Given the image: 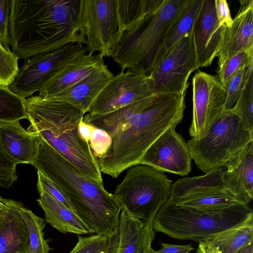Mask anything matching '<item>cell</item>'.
I'll return each mask as SVG.
<instances>
[{"mask_svg":"<svg viewBox=\"0 0 253 253\" xmlns=\"http://www.w3.org/2000/svg\"><path fill=\"white\" fill-rule=\"evenodd\" d=\"M80 0H10V45L18 57L85 45L79 22Z\"/></svg>","mask_w":253,"mask_h":253,"instance_id":"cell-1","label":"cell"},{"mask_svg":"<svg viewBox=\"0 0 253 253\" xmlns=\"http://www.w3.org/2000/svg\"><path fill=\"white\" fill-rule=\"evenodd\" d=\"M33 166L60 190L92 234L109 236L118 230L122 209L114 194L83 174L41 136Z\"/></svg>","mask_w":253,"mask_h":253,"instance_id":"cell-2","label":"cell"},{"mask_svg":"<svg viewBox=\"0 0 253 253\" xmlns=\"http://www.w3.org/2000/svg\"><path fill=\"white\" fill-rule=\"evenodd\" d=\"M186 91L159 94L143 111L109 131L111 146L102 158L96 159L101 173L117 178L125 170L140 164L153 143L181 123Z\"/></svg>","mask_w":253,"mask_h":253,"instance_id":"cell-3","label":"cell"},{"mask_svg":"<svg viewBox=\"0 0 253 253\" xmlns=\"http://www.w3.org/2000/svg\"><path fill=\"white\" fill-rule=\"evenodd\" d=\"M29 132L41 136L83 174L103 183L101 172L89 143L79 135L84 114L63 101L33 95L25 100Z\"/></svg>","mask_w":253,"mask_h":253,"instance_id":"cell-4","label":"cell"},{"mask_svg":"<svg viewBox=\"0 0 253 253\" xmlns=\"http://www.w3.org/2000/svg\"><path fill=\"white\" fill-rule=\"evenodd\" d=\"M190 0H163L157 9L124 32L112 57L121 71L149 75L169 28Z\"/></svg>","mask_w":253,"mask_h":253,"instance_id":"cell-5","label":"cell"},{"mask_svg":"<svg viewBox=\"0 0 253 253\" xmlns=\"http://www.w3.org/2000/svg\"><path fill=\"white\" fill-rule=\"evenodd\" d=\"M252 219L253 211L247 205L208 211L177 205L169 199L152 224L154 232H162L176 239L199 242Z\"/></svg>","mask_w":253,"mask_h":253,"instance_id":"cell-6","label":"cell"},{"mask_svg":"<svg viewBox=\"0 0 253 253\" xmlns=\"http://www.w3.org/2000/svg\"><path fill=\"white\" fill-rule=\"evenodd\" d=\"M253 141V131L246 128L232 109L221 115L199 138H192L187 144L192 159L206 173L225 167L239 152Z\"/></svg>","mask_w":253,"mask_h":253,"instance_id":"cell-7","label":"cell"},{"mask_svg":"<svg viewBox=\"0 0 253 253\" xmlns=\"http://www.w3.org/2000/svg\"><path fill=\"white\" fill-rule=\"evenodd\" d=\"M172 181L151 166L138 164L130 167L117 186L114 196L122 209L131 217L152 223L158 211L169 199Z\"/></svg>","mask_w":253,"mask_h":253,"instance_id":"cell-8","label":"cell"},{"mask_svg":"<svg viewBox=\"0 0 253 253\" xmlns=\"http://www.w3.org/2000/svg\"><path fill=\"white\" fill-rule=\"evenodd\" d=\"M79 22L89 52L113 57L124 34L117 0H80Z\"/></svg>","mask_w":253,"mask_h":253,"instance_id":"cell-9","label":"cell"},{"mask_svg":"<svg viewBox=\"0 0 253 253\" xmlns=\"http://www.w3.org/2000/svg\"><path fill=\"white\" fill-rule=\"evenodd\" d=\"M88 52L85 45L72 42L54 51L26 58L8 87L27 99L39 92L60 69Z\"/></svg>","mask_w":253,"mask_h":253,"instance_id":"cell-10","label":"cell"},{"mask_svg":"<svg viewBox=\"0 0 253 253\" xmlns=\"http://www.w3.org/2000/svg\"><path fill=\"white\" fill-rule=\"evenodd\" d=\"M199 68L191 31L184 35L154 66L148 76L154 93L187 90L189 77Z\"/></svg>","mask_w":253,"mask_h":253,"instance_id":"cell-11","label":"cell"},{"mask_svg":"<svg viewBox=\"0 0 253 253\" xmlns=\"http://www.w3.org/2000/svg\"><path fill=\"white\" fill-rule=\"evenodd\" d=\"M192 119L189 134L203 136L225 110L226 90L217 76L200 71L192 79Z\"/></svg>","mask_w":253,"mask_h":253,"instance_id":"cell-12","label":"cell"},{"mask_svg":"<svg viewBox=\"0 0 253 253\" xmlns=\"http://www.w3.org/2000/svg\"><path fill=\"white\" fill-rule=\"evenodd\" d=\"M154 94L148 75L121 71L104 87L87 114L102 116Z\"/></svg>","mask_w":253,"mask_h":253,"instance_id":"cell-13","label":"cell"},{"mask_svg":"<svg viewBox=\"0 0 253 253\" xmlns=\"http://www.w3.org/2000/svg\"><path fill=\"white\" fill-rule=\"evenodd\" d=\"M172 126L149 147L140 164L147 165L162 172L185 176L191 170L192 157L187 142Z\"/></svg>","mask_w":253,"mask_h":253,"instance_id":"cell-14","label":"cell"},{"mask_svg":"<svg viewBox=\"0 0 253 253\" xmlns=\"http://www.w3.org/2000/svg\"><path fill=\"white\" fill-rule=\"evenodd\" d=\"M223 28L220 26L216 15L214 0H202L200 10L192 29L199 68L210 66L217 57Z\"/></svg>","mask_w":253,"mask_h":253,"instance_id":"cell-15","label":"cell"},{"mask_svg":"<svg viewBox=\"0 0 253 253\" xmlns=\"http://www.w3.org/2000/svg\"><path fill=\"white\" fill-rule=\"evenodd\" d=\"M239 11L232 26L224 28L222 41L217 55L220 71L230 58L237 53L253 48V1H239Z\"/></svg>","mask_w":253,"mask_h":253,"instance_id":"cell-16","label":"cell"},{"mask_svg":"<svg viewBox=\"0 0 253 253\" xmlns=\"http://www.w3.org/2000/svg\"><path fill=\"white\" fill-rule=\"evenodd\" d=\"M222 173L224 189L240 204L247 205L253 198V141L236 154Z\"/></svg>","mask_w":253,"mask_h":253,"instance_id":"cell-17","label":"cell"},{"mask_svg":"<svg viewBox=\"0 0 253 253\" xmlns=\"http://www.w3.org/2000/svg\"><path fill=\"white\" fill-rule=\"evenodd\" d=\"M113 76L104 63L77 83L46 99L67 102L85 114Z\"/></svg>","mask_w":253,"mask_h":253,"instance_id":"cell-18","label":"cell"},{"mask_svg":"<svg viewBox=\"0 0 253 253\" xmlns=\"http://www.w3.org/2000/svg\"><path fill=\"white\" fill-rule=\"evenodd\" d=\"M21 205L6 199L0 211V253H29V235L20 212Z\"/></svg>","mask_w":253,"mask_h":253,"instance_id":"cell-19","label":"cell"},{"mask_svg":"<svg viewBox=\"0 0 253 253\" xmlns=\"http://www.w3.org/2000/svg\"><path fill=\"white\" fill-rule=\"evenodd\" d=\"M39 141V135L25 129L20 121L0 123V143L7 154L17 165H33Z\"/></svg>","mask_w":253,"mask_h":253,"instance_id":"cell-20","label":"cell"},{"mask_svg":"<svg viewBox=\"0 0 253 253\" xmlns=\"http://www.w3.org/2000/svg\"><path fill=\"white\" fill-rule=\"evenodd\" d=\"M104 64L98 54L87 52L60 69L39 90L38 95L47 99L70 87Z\"/></svg>","mask_w":253,"mask_h":253,"instance_id":"cell-21","label":"cell"},{"mask_svg":"<svg viewBox=\"0 0 253 253\" xmlns=\"http://www.w3.org/2000/svg\"><path fill=\"white\" fill-rule=\"evenodd\" d=\"M119 243L116 253H143L155 236L152 223H145L122 209L119 223Z\"/></svg>","mask_w":253,"mask_h":253,"instance_id":"cell-22","label":"cell"},{"mask_svg":"<svg viewBox=\"0 0 253 253\" xmlns=\"http://www.w3.org/2000/svg\"><path fill=\"white\" fill-rule=\"evenodd\" d=\"M253 241V221L200 241L197 253H236Z\"/></svg>","mask_w":253,"mask_h":253,"instance_id":"cell-23","label":"cell"},{"mask_svg":"<svg viewBox=\"0 0 253 253\" xmlns=\"http://www.w3.org/2000/svg\"><path fill=\"white\" fill-rule=\"evenodd\" d=\"M44 213L45 221L62 233L92 234L90 229L71 210L45 193L37 200Z\"/></svg>","mask_w":253,"mask_h":253,"instance_id":"cell-24","label":"cell"},{"mask_svg":"<svg viewBox=\"0 0 253 253\" xmlns=\"http://www.w3.org/2000/svg\"><path fill=\"white\" fill-rule=\"evenodd\" d=\"M222 168L214 169L202 176L186 177L172 184L169 199L172 201L212 192L225 190Z\"/></svg>","mask_w":253,"mask_h":253,"instance_id":"cell-25","label":"cell"},{"mask_svg":"<svg viewBox=\"0 0 253 253\" xmlns=\"http://www.w3.org/2000/svg\"><path fill=\"white\" fill-rule=\"evenodd\" d=\"M202 3V0H190L189 4L171 25L158 51L154 66L184 35L192 31Z\"/></svg>","mask_w":253,"mask_h":253,"instance_id":"cell-26","label":"cell"},{"mask_svg":"<svg viewBox=\"0 0 253 253\" xmlns=\"http://www.w3.org/2000/svg\"><path fill=\"white\" fill-rule=\"evenodd\" d=\"M159 94H154L102 116H93L86 114L83 121L107 132L125 122L151 104Z\"/></svg>","mask_w":253,"mask_h":253,"instance_id":"cell-27","label":"cell"},{"mask_svg":"<svg viewBox=\"0 0 253 253\" xmlns=\"http://www.w3.org/2000/svg\"><path fill=\"white\" fill-rule=\"evenodd\" d=\"M163 0H117V11L124 32L159 7Z\"/></svg>","mask_w":253,"mask_h":253,"instance_id":"cell-28","label":"cell"},{"mask_svg":"<svg viewBox=\"0 0 253 253\" xmlns=\"http://www.w3.org/2000/svg\"><path fill=\"white\" fill-rule=\"evenodd\" d=\"M173 202L177 205L208 211H223L241 204L225 190L200 194Z\"/></svg>","mask_w":253,"mask_h":253,"instance_id":"cell-29","label":"cell"},{"mask_svg":"<svg viewBox=\"0 0 253 253\" xmlns=\"http://www.w3.org/2000/svg\"><path fill=\"white\" fill-rule=\"evenodd\" d=\"M20 212L29 232L30 244L29 253H49L51 249L44 237V219L22 205L20 206Z\"/></svg>","mask_w":253,"mask_h":253,"instance_id":"cell-30","label":"cell"},{"mask_svg":"<svg viewBox=\"0 0 253 253\" xmlns=\"http://www.w3.org/2000/svg\"><path fill=\"white\" fill-rule=\"evenodd\" d=\"M8 87L0 85V123L27 119L25 100Z\"/></svg>","mask_w":253,"mask_h":253,"instance_id":"cell-31","label":"cell"},{"mask_svg":"<svg viewBox=\"0 0 253 253\" xmlns=\"http://www.w3.org/2000/svg\"><path fill=\"white\" fill-rule=\"evenodd\" d=\"M232 110L239 116L246 128L253 131V70Z\"/></svg>","mask_w":253,"mask_h":253,"instance_id":"cell-32","label":"cell"},{"mask_svg":"<svg viewBox=\"0 0 253 253\" xmlns=\"http://www.w3.org/2000/svg\"><path fill=\"white\" fill-rule=\"evenodd\" d=\"M252 70H253V62L241 67L228 80L225 87L226 90L225 109L231 110L233 107Z\"/></svg>","mask_w":253,"mask_h":253,"instance_id":"cell-33","label":"cell"},{"mask_svg":"<svg viewBox=\"0 0 253 253\" xmlns=\"http://www.w3.org/2000/svg\"><path fill=\"white\" fill-rule=\"evenodd\" d=\"M19 58L0 41V85L8 87L18 73Z\"/></svg>","mask_w":253,"mask_h":253,"instance_id":"cell-34","label":"cell"},{"mask_svg":"<svg viewBox=\"0 0 253 253\" xmlns=\"http://www.w3.org/2000/svg\"><path fill=\"white\" fill-rule=\"evenodd\" d=\"M253 62V48L240 52L230 58L222 68L217 71L218 77L221 84L225 87L229 79L241 67Z\"/></svg>","mask_w":253,"mask_h":253,"instance_id":"cell-35","label":"cell"},{"mask_svg":"<svg viewBox=\"0 0 253 253\" xmlns=\"http://www.w3.org/2000/svg\"><path fill=\"white\" fill-rule=\"evenodd\" d=\"M109 236L99 234L86 237L79 235L77 244L69 253H105Z\"/></svg>","mask_w":253,"mask_h":253,"instance_id":"cell-36","label":"cell"},{"mask_svg":"<svg viewBox=\"0 0 253 253\" xmlns=\"http://www.w3.org/2000/svg\"><path fill=\"white\" fill-rule=\"evenodd\" d=\"M15 163L7 154L0 143V186L9 188L17 180Z\"/></svg>","mask_w":253,"mask_h":253,"instance_id":"cell-37","label":"cell"},{"mask_svg":"<svg viewBox=\"0 0 253 253\" xmlns=\"http://www.w3.org/2000/svg\"><path fill=\"white\" fill-rule=\"evenodd\" d=\"M89 143L94 156L96 159L101 158L110 148L112 138L105 130L94 126Z\"/></svg>","mask_w":253,"mask_h":253,"instance_id":"cell-38","label":"cell"},{"mask_svg":"<svg viewBox=\"0 0 253 253\" xmlns=\"http://www.w3.org/2000/svg\"><path fill=\"white\" fill-rule=\"evenodd\" d=\"M37 187L40 195L45 193L72 211L63 193L52 181L39 171H37Z\"/></svg>","mask_w":253,"mask_h":253,"instance_id":"cell-39","label":"cell"},{"mask_svg":"<svg viewBox=\"0 0 253 253\" xmlns=\"http://www.w3.org/2000/svg\"><path fill=\"white\" fill-rule=\"evenodd\" d=\"M10 0H0V41L4 46L10 50L9 20Z\"/></svg>","mask_w":253,"mask_h":253,"instance_id":"cell-40","label":"cell"},{"mask_svg":"<svg viewBox=\"0 0 253 253\" xmlns=\"http://www.w3.org/2000/svg\"><path fill=\"white\" fill-rule=\"evenodd\" d=\"M216 15L220 26L228 28L233 23L228 4L225 0H214Z\"/></svg>","mask_w":253,"mask_h":253,"instance_id":"cell-41","label":"cell"},{"mask_svg":"<svg viewBox=\"0 0 253 253\" xmlns=\"http://www.w3.org/2000/svg\"><path fill=\"white\" fill-rule=\"evenodd\" d=\"M161 249L155 251L152 247L149 248L150 253H189L194 248L191 245H179L162 243L160 242Z\"/></svg>","mask_w":253,"mask_h":253,"instance_id":"cell-42","label":"cell"},{"mask_svg":"<svg viewBox=\"0 0 253 253\" xmlns=\"http://www.w3.org/2000/svg\"><path fill=\"white\" fill-rule=\"evenodd\" d=\"M94 127L93 126L84 122L83 119L78 126V131L81 138L89 142Z\"/></svg>","mask_w":253,"mask_h":253,"instance_id":"cell-43","label":"cell"},{"mask_svg":"<svg viewBox=\"0 0 253 253\" xmlns=\"http://www.w3.org/2000/svg\"><path fill=\"white\" fill-rule=\"evenodd\" d=\"M118 230L114 233L109 235L108 246L105 253H116L119 243Z\"/></svg>","mask_w":253,"mask_h":253,"instance_id":"cell-44","label":"cell"},{"mask_svg":"<svg viewBox=\"0 0 253 253\" xmlns=\"http://www.w3.org/2000/svg\"><path fill=\"white\" fill-rule=\"evenodd\" d=\"M236 253H253V241L243 247Z\"/></svg>","mask_w":253,"mask_h":253,"instance_id":"cell-45","label":"cell"},{"mask_svg":"<svg viewBox=\"0 0 253 253\" xmlns=\"http://www.w3.org/2000/svg\"><path fill=\"white\" fill-rule=\"evenodd\" d=\"M6 204V199L0 196V211L4 208Z\"/></svg>","mask_w":253,"mask_h":253,"instance_id":"cell-46","label":"cell"},{"mask_svg":"<svg viewBox=\"0 0 253 253\" xmlns=\"http://www.w3.org/2000/svg\"><path fill=\"white\" fill-rule=\"evenodd\" d=\"M150 247H149V248H148L145 251V252L143 253H150V252H149V248H150Z\"/></svg>","mask_w":253,"mask_h":253,"instance_id":"cell-47","label":"cell"}]
</instances>
